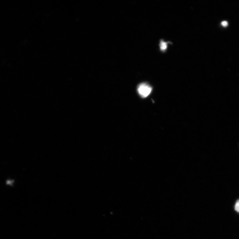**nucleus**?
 <instances>
[{"label":"nucleus","instance_id":"7ed1b4c3","mask_svg":"<svg viewBox=\"0 0 239 239\" xmlns=\"http://www.w3.org/2000/svg\"><path fill=\"white\" fill-rule=\"evenodd\" d=\"M235 209L236 211L239 212V200H238L236 203Z\"/></svg>","mask_w":239,"mask_h":239},{"label":"nucleus","instance_id":"f03ea898","mask_svg":"<svg viewBox=\"0 0 239 239\" xmlns=\"http://www.w3.org/2000/svg\"><path fill=\"white\" fill-rule=\"evenodd\" d=\"M168 43L167 42L164 41L162 40L160 42V49L162 52H165L167 49L168 48Z\"/></svg>","mask_w":239,"mask_h":239},{"label":"nucleus","instance_id":"f257e3e1","mask_svg":"<svg viewBox=\"0 0 239 239\" xmlns=\"http://www.w3.org/2000/svg\"><path fill=\"white\" fill-rule=\"evenodd\" d=\"M152 87L146 83H142L138 86V91L139 95L143 98H146L151 93Z\"/></svg>","mask_w":239,"mask_h":239},{"label":"nucleus","instance_id":"20e7f679","mask_svg":"<svg viewBox=\"0 0 239 239\" xmlns=\"http://www.w3.org/2000/svg\"><path fill=\"white\" fill-rule=\"evenodd\" d=\"M222 25L224 27H226L228 25V23L227 21H224L221 23Z\"/></svg>","mask_w":239,"mask_h":239}]
</instances>
